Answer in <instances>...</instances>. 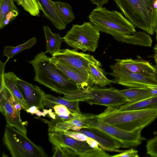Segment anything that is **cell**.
I'll return each instance as SVG.
<instances>
[{"label": "cell", "mask_w": 157, "mask_h": 157, "mask_svg": "<svg viewBox=\"0 0 157 157\" xmlns=\"http://www.w3.org/2000/svg\"><path fill=\"white\" fill-rule=\"evenodd\" d=\"M91 23L99 31L111 35L116 40L132 44L136 27L122 13L110 11L105 7H97L88 16Z\"/></svg>", "instance_id": "1"}, {"label": "cell", "mask_w": 157, "mask_h": 157, "mask_svg": "<svg viewBox=\"0 0 157 157\" xmlns=\"http://www.w3.org/2000/svg\"><path fill=\"white\" fill-rule=\"evenodd\" d=\"M28 62L34 69V81L51 90L64 95L81 90L50 61L45 52H41Z\"/></svg>", "instance_id": "2"}, {"label": "cell", "mask_w": 157, "mask_h": 157, "mask_svg": "<svg viewBox=\"0 0 157 157\" xmlns=\"http://www.w3.org/2000/svg\"><path fill=\"white\" fill-rule=\"evenodd\" d=\"M136 27L151 35L157 25V0H113Z\"/></svg>", "instance_id": "3"}, {"label": "cell", "mask_w": 157, "mask_h": 157, "mask_svg": "<svg viewBox=\"0 0 157 157\" xmlns=\"http://www.w3.org/2000/svg\"><path fill=\"white\" fill-rule=\"evenodd\" d=\"M102 121L129 132L143 129L157 118V109L120 110L107 108L96 115Z\"/></svg>", "instance_id": "4"}, {"label": "cell", "mask_w": 157, "mask_h": 157, "mask_svg": "<svg viewBox=\"0 0 157 157\" xmlns=\"http://www.w3.org/2000/svg\"><path fill=\"white\" fill-rule=\"evenodd\" d=\"M63 98L70 101L85 102L90 105H100L113 108H117L128 102L115 88H102L96 85L89 90L71 93L64 95Z\"/></svg>", "instance_id": "5"}, {"label": "cell", "mask_w": 157, "mask_h": 157, "mask_svg": "<svg viewBox=\"0 0 157 157\" xmlns=\"http://www.w3.org/2000/svg\"><path fill=\"white\" fill-rule=\"evenodd\" d=\"M3 141L13 157L48 156L44 149L33 143L26 134L7 124Z\"/></svg>", "instance_id": "6"}, {"label": "cell", "mask_w": 157, "mask_h": 157, "mask_svg": "<svg viewBox=\"0 0 157 157\" xmlns=\"http://www.w3.org/2000/svg\"><path fill=\"white\" fill-rule=\"evenodd\" d=\"M84 123L90 127L119 141L122 148H128L140 144L146 139L141 135L143 129L129 132L105 123L98 118L95 115L85 114Z\"/></svg>", "instance_id": "7"}, {"label": "cell", "mask_w": 157, "mask_h": 157, "mask_svg": "<svg viewBox=\"0 0 157 157\" xmlns=\"http://www.w3.org/2000/svg\"><path fill=\"white\" fill-rule=\"evenodd\" d=\"M99 31L90 22L72 25L64 37L63 41L69 46L83 52H95L98 47Z\"/></svg>", "instance_id": "8"}, {"label": "cell", "mask_w": 157, "mask_h": 157, "mask_svg": "<svg viewBox=\"0 0 157 157\" xmlns=\"http://www.w3.org/2000/svg\"><path fill=\"white\" fill-rule=\"evenodd\" d=\"M23 109L11 91L5 86L0 90V110L7 124L26 134L25 122L22 121L20 111Z\"/></svg>", "instance_id": "9"}, {"label": "cell", "mask_w": 157, "mask_h": 157, "mask_svg": "<svg viewBox=\"0 0 157 157\" xmlns=\"http://www.w3.org/2000/svg\"><path fill=\"white\" fill-rule=\"evenodd\" d=\"M48 136L49 140L53 145L69 148L75 153L77 157H111L109 154L102 149L93 148L86 141L76 140L62 132H49Z\"/></svg>", "instance_id": "10"}, {"label": "cell", "mask_w": 157, "mask_h": 157, "mask_svg": "<svg viewBox=\"0 0 157 157\" xmlns=\"http://www.w3.org/2000/svg\"><path fill=\"white\" fill-rule=\"evenodd\" d=\"M109 66L112 72L109 74L114 77L113 80L114 84L128 88H145L149 90L152 87L157 86L156 79L131 72L116 62Z\"/></svg>", "instance_id": "11"}, {"label": "cell", "mask_w": 157, "mask_h": 157, "mask_svg": "<svg viewBox=\"0 0 157 157\" xmlns=\"http://www.w3.org/2000/svg\"><path fill=\"white\" fill-rule=\"evenodd\" d=\"M52 58L63 62L88 75L89 64L99 62L93 56L78 52L75 49H61L54 54Z\"/></svg>", "instance_id": "12"}, {"label": "cell", "mask_w": 157, "mask_h": 157, "mask_svg": "<svg viewBox=\"0 0 157 157\" xmlns=\"http://www.w3.org/2000/svg\"><path fill=\"white\" fill-rule=\"evenodd\" d=\"M50 61L74 82L80 90H88L94 84L88 75L62 61L50 57Z\"/></svg>", "instance_id": "13"}, {"label": "cell", "mask_w": 157, "mask_h": 157, "mask_svg": "<svg viewBox=\"0 0 157 157\" xmlns=\"http://www.w3.org/2000/svg\"><path fill=\"white\" fill-rule=\"evenodd\" d=\"M17 83L29 108L35 106L39 109H44L45 93L39 86L33 85L18 77Z\"/></svg>", "instance_id": "14"}, {"label": "cell", "mask_w": 157, "mask_h": 157, "mask_svg": "<svg viewBox=\"0 0 157 157\" xmlns=\"http://www.w3.org/2000/svg\"><path fill=\"white\" fill-rule=\"evenodd\" d=\"M115 61L116 62L131 72L156 79L155 66L143 59L139 56H137L136 59H116Z\"/></svg>", "instance_id": "15"}, {"label": "cell", "mask_w": 157, "mask_h": 157, "mask_svg": "<svg viewBox=\"0 0 157 157\" xmlns=\"http://www.w3.org/2000/svg\"><path fill=\"white\" fill-rule=\"evenodd\" d=\"M86 118L85 114H81L77 117L64 121L54 124L48 122L46 123L48 126L49 132H63L71 129L78 132L82 128H90L89 127L84 123V120Z\"/></svg>", "instance_id": "16"}, {"label": "cell", "mask_w": 157, "mask_h": 157, "mask_svg": "<svg viewBox=\"0 0 157 157\" xmlns=\"http://www.w3.org/2000/svg\"><path fill=\"white\" fill-rule=\"evenodd\" d=\"M85 134L88 137L92 138L99 144L100 147L104 151L121 153L123 151L117 150L121 147V144L119 141L109 136L105 137L91 131L82 128L78 131Z\"/></svg>", "instance_id": "17"}, {"label": "cell", "mask_w": 157, "mask_h": 157, "mask_svg": "<svg viewBox=\"0 0 157 157\" xmlns=\"http://www.w3.org/2000/svg\"><path fill=\"white\" fill-rule=\"evenodd\" d=\"M40 6L43 15L49 20L58 30L65 29L67 25L61 20L57 14L52 4L51 0H37Z\"/></svg>", "instance_id": "18"}, {"label": "cell", "mask_w": 157, "mask_h": 157, "mask_svg": "<svg viewBox=\"0 0 157 157\" xmlns=\"http://www.w3.org/2000/svg\"><path fill=\"white\" fill-rule=\"evenodd\" d=\"M101 63L98 62L90 63L88 67V75L94 84L103 87L113 83V80L108 79L100 67Z\"/></svg>", "instance_id": "19"}, {"label": "cell", "mask_w": 157, "mask_h": 157, "mask_svg": "<svg viewBox=\"0 0 157 157\" xmlns=\"http://www.w3.org/2000/svg\"><path fill=\"white\" fill-rule=\"evenodd\" d=\"M18 77L13 72L5 73L4 82L5 86L11 91L17 101L26 111L29 108L24 97L17 85Z\"/></svg>", "instance_id": "20"}, {"label": "cell", "mask_w": 157, "mask_h": 157, "mask_svg": "<svg viewBox=\"0 0 157 157\" xmlns=\"http://www.w3.org/2000/svg\"><path fill=\"white\" fill-rule=\"evenodd\" d=\"M43 29L46 41L45 52L49 53L52 56L61 49L63 38L58 33H53L48 26L44 25Z\"/></svg>", "instance_id": "21"}, {"label": "cell", "mask_w": 157, "mask_h": 157, "mask_svg": "<svg viewBox=\"0 0 157 157\" xmlns=\"http://www.w3.org/2000/svg\"><path fill=\"white\" fill-rule=\"evenodd\" d=\"M117 92L126 99L128 103H134L150 97L152 95L148 89L138 88L118 90Z\"/></svg>", "instance_id": "22"}, {"label": "cell", "mask_w": 157, "mask_h": 157, "mask_svg": "<svg viewBox=\"0 0 157 157\" xmlns=\"http://www.w3.org/2000/svg\"><path fill=\"white\" fill-rule=\"evenodd\" d=\"M79 102L78 101H69L63 97H56L50 94H45L44 106L50 108L56 104H61L66 106L73 112L81 114L82 113L79 107Z\"/></svg>", "instance_id": "23"}, {"label": "cell", "mask_w": 157, "mask_h": 157, "mask_svg": "<svg viewBox=\"0 0 157 157\" xmlns=\"http://www.w3.org/2000/svg\"><path fill=\"white\" fill-rule=\"evenodd\" d=\"M117 109L120 110H130L157 109V95L134 103H128Z\"/></svg>", "instance_id": "24"}, {"label": "cell", "mask_w": 157, "mask_h": 157, "mask_svg": "<svg viewBox=\"0 0 157 157\" xmlns=\"http://www.w3.org/2000/svg\"><path fill=\"white\" fill-rule=\"evenodd\" d=\"M52 4L58 16L67 25L75 19L72 6L68 3L52 1Z\"/></svg>", "instance_id": "25"}, {"label": "cell", "mask_w": 157, "mask_h": 157, "mask_svg": "<svg viewBox=\"0 0 157 157\" xmlns=\"http://www.w3.org/2000/svg\"><path fill=\"white\" fill-rule=\"evenodd\" d=\"M37 42V39L35 37L30 39L26 42L14 47L12 46H5L3 56L7 58V61L19 52L26 49L30 48Z\"/></svg>", "instance_id": "26"}, {"label": "cell", "mask_w": 157, "mask_h": 157, "mask_svg": "<svg viewBox=\"0 0 157 157\" xmlns=\"http://www.w3.org/2000/svg\"><path fill=\"white\" fill-rule=\"evenodd\" d=\"M26 11L33 16H39L42 9L37 0H14Z\"/></svg>", "instance_id": "27"}, {"label": "cell", "mask_w": 157, "mask_h": 157, "mask_svg": "<svg viewBox=\"0 0 157 157\" xmlns=\"http://www.w3.org/2000/svg\"><path fill=\"white\" fill-rule=\"evenodd\" d=\"M13 10H19L15 5L14 0H0V25L3 23L6 15Z\"/></svg>", "instance_id": "28"}, {"label": "cell", "mask_w": 157, "mask_h": 157, "mask_svg": "<svg viewBox=\"0 0 157 157\" xmlns=\"http://www.w3.org/2000/svg\"><path fill=\"white\" fill-rule=\"evenodd\" d=\"M53 146L52 157H77L75 153L69 148L57 145Z\"/></svg>", "instance_id": "29"}, {"label": "cell", "mask_w": 157, "mask_h": 157, "mask_svg": "<svg viewBox=\"0 0 157 157\" xmlns=\"http://www.w3.org/2000/svg\"><path fill=\"white\" fill-rule=\"evenodd\" d=\"M146 148L147 154L151 157H157V135L147 141Z\"/></svg>", "instance_id": "30"}, {"label": "cell", "mask_w": 157, "mask_h": 157, "mask_svg": "<svg viewBox=\"0 0 157 157\" xmlns=\"http://www.w3.org/2000/svg\"><path fill=\"white\" fill-rule=\"evenodd\" d=\"M64 134L69 136L78 141H86L88 136L83 133L75 131H67L62 132Z\"/></svg>", "instance_id": "31"}, {"label": "cell", "mask_w": 157, "mask_h": 157, "mask_svg": "<svg viewBox=\"0 0 157 157\" xmlns=\"http://www.w3.org/2000/svg\"><path fill=\"white\" fill-rule=\"evenodd\" d=\"M19 13V10H13L9 13L6 16L2 24L0 25V29H3L8 25L10 22L16 18Z\"/></svg>", "instance_id": "32"}, {"label": "cell", "mask_w": 157, "mask_h": 157, "mask_svg": "<svg viewBox=\"0 0 157 157\" xmlns=\"http://www.w3.org/2000/svg\"><path fill=\"white\" fill-rule=\"evenodd\" d=\"M138 151L133 148L128 150L123 151L120 153L111 156L112 157H139Z\"/></svg>", "instance_id": "33"}, {"label": "cell", "mask_w": 157, "mask_h": 157, "mask_svg": "<svg viewBox=\"0 0 157 157\" xmlns=\"http://www.w3.org/2000/svg\"><path fill=\"white\" fill-rule=\"evenodd\" d=\"M7 61L2 62L0 60V90H1L5 86L4 82V77L5 67Z\"/></svg>", "instance_id": "34"}, {"label": "cell", "mask_w": 157, "mask_h": 157, "mask_svg": "<svg viewBox=\"0 0 157 157\" xmlns=\"http://www.w3.org/2000/svg\"><path fill=\"white\" fill-rule=\"evenodd\" d=\"M86 141L91 147L93 148L98 150L102 149L99 147V143L97 141L92 138L88 137Z\"/></svg>", "instance_id": "35"}, {"label": "cell", "mask_w": 157, "mask_h": 157, "mask_svg": "<svg viewBox=\"0 0 157 157\" xmlns=\"http://www.w3.org/2000/svg\"><path fill=\"white\" fill-rule=\"evenodd\" d=\"M91 3L96 5L97 7H101L105 4L108 3L109 0H90Z\"/></svg>", "instance_id": "36"}, {"label": "cell", "mask_w": 157, "mask_h": 157, "mask_svg": "<svg viewBox=\"0 0 157 157\" xmlns=\"http://www.w3.org/2000/svg\"><path fill=\"white\" fill-rule=\"evenodd\" d=\"M39 109L38 108L35 106H32L30 107L25 111L28 113H30L32 115L34 114L35 112L37 109Z\"/></svg>", "instance_id": "37"}, {"label": "cell", "mask_w": 157, "mask_h": 157, "mask_svg": "<svg viewBox=\"0 0 157 157\" xmlns=\"http://www.w3.org/2000/svg\"><path fill=\"white\" fill-rule=\"evenodd\" d=\"M154 58L155 62V78L157 80V56L155 54L154 56Z\"/></svg>", "instance_id": "38"}, {"label": "cell", "mask_w": 157, "mask_h": 157, "mask_svg": "<svg viewBox=\"0 0 157 157\" xmlns=\"http://www.w3.org/2000/svg\"><path fill=\"white\" fill-rule=\"evenodd\" d=\"M155 32L156 33V44L157 45V25L155 30Z\"/></svg>", "instance_id": "39"}, {"label": "cell", "mask_w": 157, "mask_h": 157, "mask_svg": "<svg viewBox=\"0 0 157 157\" xmlns=\"http://www.w3.org/2000/svg\"><path fill=\"white\" fill-rule=\"evenodd\" d=\"M155 55L157 56V54H155Z\"/></svg>", "instance_id": "40"}]
</instances>
